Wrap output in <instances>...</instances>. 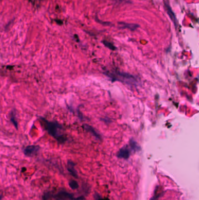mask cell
<instances>
[{"label": "cell", "instance_id": "obj_1", "mask_svg": "<svg viewBox=\"0 0 199 200\" xmlns=\"http://www.w3.org/2000/svg\"><path fill=\"white\" fill-rule=\"evenodd\" d=\"M108 76L111 79H112L113 80H118L121 82H123L130 85H136L137 84V80L135 78L131 76V75L125 73H109Z\"/></svg>", "mask_w": 199, "mask_h": 200}, {"label": "cell", "instance_id": "obj_2", "mask_svg": "<svg viewBox=\"0 0 199 200\" xmlns=\"http://www.w3.org/2000/svg\"><path fill=\"white\" fill-rule=\"evenodd\" d=\"M56 200H82L84 199L83 197H80L76 198L74 195L65 191H61L57 193L56 194L52 196Z\"/></svg>", "mask_w": 199, "mask_h": 200}, {"label": "cell", "instance_id": "obj_3", "mask_svg": "<svg viewBox=\"0 0 199 200\" xmlns=\"http://www.w3.org/2000/svg\"><path fill=\"white\" fill-rule=\"evenodd\" d=\"M46 128L49 133H50L56 138H61V136L59 134L58 129H60V127L57 123H54L52 122H46Z\"/></svg>", "mask_w": 199, "mask_h": 200}, {"label": "cell", "instance_id": "obj_4", "mask_svg": "<svg viewBox=\"0 0 199 200\" xmlns=\"http://www.w3.org/2000/svg\"><path fill=\"white\" fill-rule=\"evenodd\" d=\"M39 146H28L24 149V154L27 156L32 157L36 155L39 151Z\"/></svg>", "mask_w": 199, "mask_h": 200}, {"label": "cell", "instance_id": "obj_5", "mask_svg": "<svg viewBox=\"0 0 199 200\" xmlns=\"http://www.w3.org/2000/svg\"><path fill=\"white\" fill-rule=\"evenodd\" d=\"M130 152L127 147H123L121 148L117 154V157L121 159H127L130 157Z\"/></svg>", "mask_w": 199, "mask_h": 200}, {"label": "cell", "instance_id": "obj_6", "mask_svg": "<svg viewBox=\"0 0 199 200\" xmlns=\"http://www.w3.org/2000/svg\"><path fill=\"white\" fill-rule=\"evenodd\" d=\"M75 163H73L71 161H68L67 163V169L68 171L70 172V173L72 175V176L74 177L77 178L78 177V174L75 169Z\"/></svg>", "mask_w": 199, "mask_h": 200}, {"label": "cell", "instance_id": "obj_7", "mask_svg": "<svg viewBox=\"0 0 199 200\" xmlns=\"http://www.w3.org/2000/svg\"><path fill=\"white\" fill-rule=\"evenodd\" d=\"M119 25H121V27L123 28H129L132 31L136 29L139 27V25L136 24H131V23H126L124 22H120Z\"/></svg>", "mask_w": 199, "mask_h": 200}, {"label": "cell", "instance_id": "obj_8", "mask_svg": "<svg viewBox=\"0 0 199 200\" xmlns=\"http://www.w3.org/2000/svg\"><path fill=\"white\" fill-rule=\"evenodd\" d=\"M84 128H85V129L86 131H88V132L91 133L95 137H96L97 139H101L100 135L98 134V133H97V132L92 127H91V126L86 125H85L84 126Z\"/></svg>", "mask_w": 199, "mask_h": 200}, {"label": "cell", "instance_id": "obj_9", "mask_svg": "<svg viewBox=\"0 0 199 200\" xmlns=\"http://www.w3.org/2000/svg\"><path fill=\"white\" fill-rule=\"evenodd\" d=\"M130 145L131 148L134 151H138L139 150V149H140V147L139 146L137 143L134 140H131L130 141Z\"/></svg>", "mask_w": 199, "mask_h": 200}, {"label": "cell", "instance_id": "obj_10", "mask_svg": "<svg viewBox=\"0 0 199 200\" xmlns=\"http://www.w3.org/2000/svg\"><path fill=\"white\" fill-rule=\"evenodd\" d=\"M69 185L70 188L72 190H76L78 188V183L75 180H71L69 183Z\"/></svg>", "mask_w": 199, "mask_h": 200}, {"label": "cell", "instance_id": "obj_11", "mask_svg": "<svg viewBox=\"0 0 199 200\" xmlns=\"http://www.w3.org/2000/svg\"><path fill=\"white\" fill-rule=\"evenodd\" d=\"M168 14L169 15V16L170 17L171 19H172V21L174 22H176V18H175V15L173 14V13L172 12V10L170 9V8L168 7Z\"/></svg>", "mask_w": 199, "mask_h": 200}, {"label": "cell", "instance_id": "obj_12", "mask_svg": "<svg viewBox=\"0 0 199 200\" xmlns=\"http://www.w3.org/2000/svg\"><path fill=\"white\" fill-rule=\"evenodd\" d=\"M52 194L50 193L47 192L44 194V195L42 196V199L43 200H48L52 197Z\"/></svg>", "mask_w": 199, "mask_h": 200}, {"label": "cell", "instance_id": "obj_13", "mask_svg": "<svg viewBox=\"0 0 199 200\" xmlns=\"http://www.w3.org/2000/svg\"><path fill=\"white\" fill-rule=\"evenodd\" d=\"M103 43H104L105 45L107 47H108L109 48H110V49H112V50H114V49H115V47H114L112 45H111V43H108L107 42H105V41L103 42Z\"/></svg>", "mask_w": 199, "mask_h": 200}, {"label": "cell", "instance_id": "obj_14", "mask_svg": "<svg viewBox=\"0 0 199 200\" xmlns=\"http://www.w3.org/2000/svg\"><path fill=\"white\" fill-rule=\"evenodd\" d=\"M95 200H105V199H103L98 194H96L95 195Z\"/></svg>", "mask_w": 199, "mask_h": 200}, {"label": "cell", "instance_id": "obj_15", "mask_svg": "<svg viewBox=\"0 0 199 200\" xmlns=\"http://www.w3.org/2000/svg\"><path fill=\"white\" fill-rule=\"evenodd\" d=\"M3 198V195H0V200H1Z\"/></svg>", "mask_w": 199, "mask_h": 200}]
</instances>
